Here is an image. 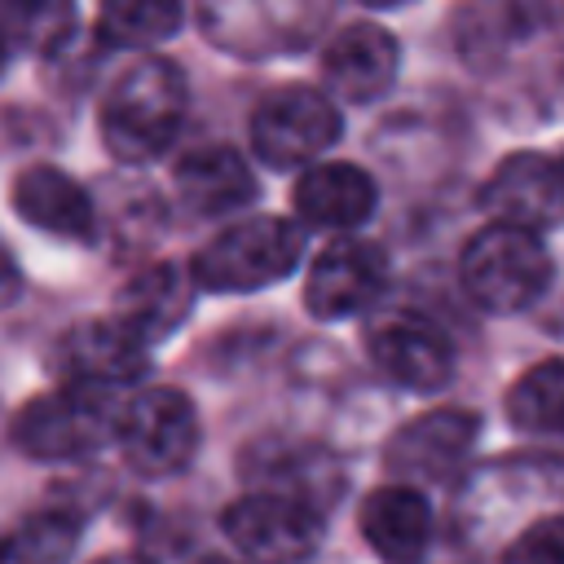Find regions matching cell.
<instances>
[{
	"label": "cell",
	"instance_id": "obj_23",
	"mask_svg": "<svg viewBox=\"0 0 564 564\" xmlns=\"http://www.w3.org/2000/svg\"><path fill=\"white\" fill-rule=\"evenodd\" d=\"M75 9L70 4H0V40L22 48H57L70 35Z\"/></svg>",
	"mask_w": 564,
	"mask_h": 564
},
{
	"label": "cell",
	"instance_id": "obj_22",
	"mask_svg": "<svg viewBox=\"0 0 564 564\" xmlns=\"http://www.w3.org/2000/svg\"><path fill=\"white\" fill-rule=\"evenodd\" d=\"M4 546V564H66L79 546V516L66 507L31 511Z\"/></svg>",
	"mask_w": 564,
	"mask_h": 564
},
{
	"label": "cell",
	"instance_id": "obj_5",
	"mask_svg": "<svg viewBox=\"0 0 564 564\" xmlns=\"http://www.w3.org/2000/svg\"><path fill=\"white\" fill-rule=\"evenodd\" d=\"M115 445L137 476H176L198 449V414L181 388H132L115 419Z\"/></svg>",
	"mask_w": 564,
	"mask_h": 564
},
{
	"label": "cell",
	"instance_id": "obj_15",
	"mask_svg": "<svg viewBox=\"0 0 564 564\" xmlns=\"http://www.w3.org/2000/svg\"><path fill=\"white\" fill-rule=\"evenodd\" d=\"M9 203L40 234H53L66 242L97 238V207H93L88 189L75 176H66L62 167H48V163L22 167L9 185Z\"/></svg>",
	"mask_w": 564,
	"mask_h": 564
},
{
	"label": "cell",
	"instance_id": "obj_26",
	"mask_svg": "<svg viewBox=\"0 0 564 564\" xmlns=\"http://www.w3.org/2000/svg\"><path fill=\"white\" fill-rule=\"evenodd\" d=\"M97 564H150V560H141V555H106Z\"/></svg>",
	"mask_w": 564,
	"mask_h": 564
},
{
	"label": "cell",
	"instance_id": "obj_9",
	"mask_svg": "<svg viewBox=\"0 0 564 564\" xmlns=\"http://www.w3.org/2000/svg\"><path fill=\"white\" fill-rule=\"evenodd\" d=\"M388 291V256L366 238H330L304 278V308L317 322H344L366 313Z\"/></svg>",
	"mask_w": 564,
	"mask_h": 564
},
{
	"label": "cell",
	"instance_id": "obj_20",
	"mask_svg": "<svg viewBox=\"0 0 564 564\" xmlns=\"http://www.w3.org/2000/svg\"><path fill=\"white\" fill-rule=\"evenodd\" d=\"M507 419L520 432H538V436L564 432V357H546L529 366L507 388Z\"/></svg>",
	"mask_w": 564,
	"mask_h": 564
},
{
	"label": "cell",
	"instance_id": "obj_3",
	"mask_svg": "<svg viewBox=\"0 0 564 564\" xmlns=\"http://www.w3.org/2000/svg\"><path fill=\"white\" fill-rule=\"evenodd\" d=\"M304 256V229L286 216H247L220 229L194 260L189 282L216 295H247L278 286Z\"/></svg>",
	"mask_w": 564,
	"mask_h": 564
},
{
	"label": "cell",
	"instance_id": "obj_18",
	"mask_svg": "<svg viewBox=\"0 0 564 564\" xmlns=\"http://www.w3.org/2000/svg\"><path fill=\"white\" fill-rule=\"evenodd\" d=\"M176 198L185 203V212L216 220L229 212H242L256 203V176L247 167V159L229 145H198L176 163Z\"/></svg>",
	"mask_w": 564,
	"mask_h": 564
},
{
	"label": "cell",
	"instance_id": "obj_14",
	"mask_svg": "<svg viewBox=\"0 0 564 564\" xmlns=\"http://www.w3.org/2000/svg\"><path fill=\"white\" fill-rule=\"evenodd\" d=\"M370 357L392 383H401L410 392H441L454 375L449 339L414 313H397V317L379 322L370 330Z\"/></svg>",
	"mask_w": 564,
	"mask_h": 564
},
{
	"label": "cell",
	"instance_id": "obj_19",
	"mask_svg": "<svg viewBox=\"0 0 564 564\" xmlns=\"http://www.w3.org/2000/svg\"><path fill=\"white\" fill-rule=\"evenodd\" d=\"M247 476L256 480V489L295 498L322 516L330 511V502H339V489H344V476L330 454L313 445H282V441H264L260 458L247 463Z\"/></svg>",
	"mask_w": 564,
	"mask_h": 564
},
{
	"label": "cell",
	"instance_id": "obj_24",
	"mask_svg": "<svg viewBox=\"0 0 564 564\" xmlns=\"http://www.w3.org/2000/svg\"><path fill=\"white\" fill-rule=\"evenodd\" d=\"M502 564H564V516H542L524 524L507 542Z\"/></svg>",
	"mask_w": 564,
	"mask_h": 564
},
{
	"label": "cell",
	"instance_id": "obj_29",
	"mask_svg": "<svg viewBox=\"0 0 564 564\" xmlns=\"http://www.w3.org/2000/svg\"><path fill=\"white\" fill-rule=\"evenodd\" d=\"M0 564H4V546H0Z\"/></svg>",
	"mask_w": 564,
	"mask_h": 564
},
{
	"label": "cell",
	"instance_id": "obj_28",
	"mask_svg": "<svg viewBox=\"0 0 564 564\" xmlns=\"http://www.w3.org/2000/svg\"><path fill=\"white\" fill-rule=\"evenodd\" d=\"M203 564H234V560H220V555H207Z\"/></svg>",
	"mask_w": 564,
	"mask_h": 564
},
{
	"label": "cell",
	"instance_id": "obj_12",
	"mask_svg": "<svg viewBox=\"0 0 564 564\" xmlns=\"http://www.w3.org/2000/svg\"><path fill=\"white\" fill-rule=\"evenodd\" d=\"M53 366L62 370L66 383H88V388H110L123 392L128 383L145 379L150 370V348L128 335L115 317H93L70 326L57 348H53Z\"/></svg>",
	"mask_w": 564,
	"mask_h": 564
},
{
	"label": "cell",
	"instance_id": "obj_6",
	"mask_svg": "<svg viewBox=\"0 0 564 564\" xmlns=\"http://www.w3.org/2000/svg\"><path fill=\"white\" fill-rule=\"evenodd\" d=\"M344 132L339 106L313 84H282L251 110V150L264 167H304Z\"/></svg>",
	"mask_w": 564,
	"mask_h": 564
},
{
	"label": "cell",
	"instance_id": "obj_13",
	"mask_svg": "<svg viewBox=\"0 0 564 564\" xmlns=\"http://www.w3.org/2000/svg\"><path fill=\"white\" fill-rule=\"evenodd\" d=\"M291 207H295L300 225L330 229L335 238H344L348 229H357L375 216L379 185L357 163H313L300 172V181L291 189Z\"/></svg>",
	"mask_w": 564,
	"mask_h": 564
},
{
	"label": "cell",
	"instance_id": "obj_25",
	"mask_svg": "<svg viewBox=\"0 0 564 564\" xmlns=\"http://www.w3.org/2000/svg\"><path fill=\"white\" fill-rule=\"evenodd\" d=\"M18 295H22V269H18V260L9 256V247L0 242V308L13 304Z\"/></svg>",
	"mask_w": 564,
	"mask_h": 564
},
{
	"label": "cell",
	"instance_id": "obj_8",
	"mask_svg": "<svg viewBox=\"0 0 564 564\" xmlns=\"http://www.w3.org/2000/svg\"><path fill=\"white\" fill-rule=\"evenodd\" d=\"M480 207L489 225H511L524 234H542L564 220V154L516 150L507 154L489 181L480 185Z\"/></svg>",
	"mask_w": 564,
	"mask_h": 564
},
{
	"label": "cell",
	"instance_id": "obj_11",
	"mask_svg": "<svg viewBox=\"0 0 564 564\" xmlns=\"http://www.w3.org/2000/svg\"><path fill=\"white\" fill-rule=\"evenodd\" d=\"M480 436V419L471 410H432L410 419L405 427L392 432L383 463L392 476H401L397 485H414V480H445L463 467V458L471 454Z\"/></svg>",
	"mask_w": 564,
	"mask_h": 564
},
{
	"label": "cell",
	"instance_id": "obj_4",
	"mask_svg": "<svg viewBox=\"0 0 564 564\" xmlns=\"http://www.w3.org/2000/svg\"><path fill=\"white\" fill-rule=\"evenodd\" d=\"M458 278L476 308L498 317L524 313L551 286V251L542 247L538 234L511 225H485L480 234L467 238L458 256Z\"/></svg>",
	"mask_w": 564,
	"mask_h": 564
},
{
	"label": "cell",
	"instance_id": "obj_7",
	"mask_svg": "<svg viewBox=\"0 0 564 564\" xmlns=\"http://www.w3.org/2000/svg\"><path fill=\"white\" fill-rule=\"evenodd\" d=\"M220 524L251 564H304L322 546L326 516L295 498L251 489L225 507Z\"/></svg>",
	"mask_w": 564,
	"mask_h": 564
},
{
	"label": "cell",
	"instance_id": "obj_17",
	"mask_svg": "<svg viewBox=\"0 0 564 564\" xmlns=\"http://www.w3.org/2000/svg\"><path fill=\"white\" fill-rule=\"evenodd\" d=\"M366 546L383 564H419L432 542V507L414 485H383L357 511Z\"/></svg>",
	"mask_w": 564,
	"mask_h": 564
},
{
	"label": "cell",
	"instance_id": "obj_2",
	"mask_svg": "<svg viewBox=\"0 0 564 564\" xmlns=\"http://www.w3.org/2000/svg\"><path fill=\"white\" fill-rule=\"evenodd\" d=\"M128 392L62 383L53 392L31 397L13 414V445L35 463H79L93 458L106 441H115V419Z\"/></svg>",
	"mask_w": 564,
	"mask_h": 564
},
{
	"label": "cell",
	"instance_id": "obj_16",
	"mask_svg": "<svg viewBox=\"0 0 564 564\" xmlns=\"http://www.w3.org/2000/svg\"><path fill=\"white\" fill-rule=\"evenodd\" d=\"M194 308V282H189V269L172 264V260H154L145 269H137L119 295H115V322L137 335L145 348L167 339Z\"/></svg>",
	"mask_w": 564,
	"mask_h": 564
},
{
	"label": "cell",
	"instance_id": "obj_27",
	"mask_svg": "<svg viewBox=\"0 0 564 564\" xmlns=\"http://www.w3.org/2000/svg\"><path fill=\"white\" fill-rule=\"evenodd\" d=\"M4 62H9V44L0 40V75H4Z\"/></svg>",
	"mask_w": 564,
	"mask_h": 564
},
{
	"label": "cell",
	"instance_id": "obj_1",
	"mask_svg": "<svg viewBox=\"0 0 564 564\" xmlns=\"http://www.w3.org/2000/svg\"><path fill=\"white\" fill-rule=\"evenodd\" d=\"M185 75L172 57H137L101 97L97 128L119 163L159 159L185 123Z\"/></svg>",
	"mask_w": 564,
	"mask_h": 564
},
{
	"label": "cell",
	"instance_id": "obj_21",
	"mask_svg": "<svg viewBox=\"0 0 564 564\" xmlns=\"http://www.w3.org/2000/svg\"><path fill=\"white\" fill-rule=\"evenodd\" d=\"M185 22L181 4L167 0H110L97 13V44L101 48H150Z\"/></svg>",
	"mask_w": 564,
	"mask_h": 564
},
{
	"label": "cell",
	"instance_id": "obj_10",
	"mask_svg": "<svg viewBox=\"0 0 564 564\" xmlns=\"http://www.w3.org/2000/svg\"><path fill=\"white\" fill-rule=\"evenodd\" d=\"M401 48L379 22H348L322 48V93L335 106H370L397 84Z\"/></svg>",
	"mask_w": 564,
	"mask_h": 564
}]
</instances>
